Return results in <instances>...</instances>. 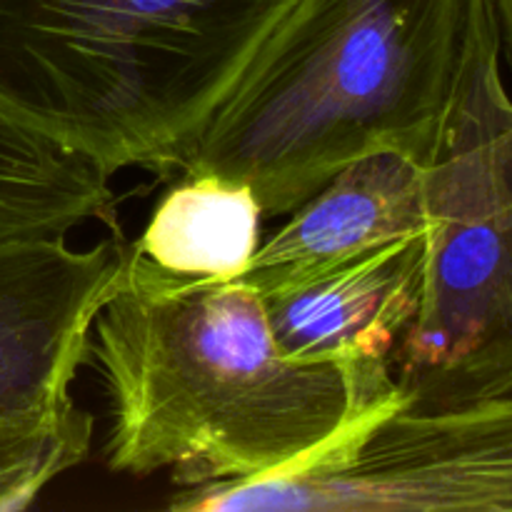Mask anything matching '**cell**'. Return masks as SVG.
I'll return each instance as SVG.
<instances>
[{
    "label": "cell",
    "instance_id": "obj_1",
    "mask_svg": "<svg viewBox=\"0 0 512 512\" xmlns=\"http://www.w3.org/2000/svg\"><path fill=\"white\" fill-rule=\"evenodd\" d=\"M88 363L108 400V468L170 473L183 488L278 478L408 405L393 370L280 353L263 295L240 278L173 273L138 243L95 318Z\"/></svg>",
    "mask_w": 512,
    "mask_h": 512
},
{
    "label": "cell",
    "instance_id": "obj_2",
    "mask_svg": "<svg viewBox=\"0 0 512 512\" xmlns=\"http://www.w3.org/2000/svg\"><path fill=\"white\" fill-rule=\"evenodd\" d=\"M473 0H295L178 170L250 185L290 215L395 150L428 163L458 88Z\"/></svg>",
    "mask_w": 512,
    "mask_h": 512
},
{
    "label": "cell",
    "instance_id": "obj_3",
    "mask_svg": "<svg viewBox=\"0 0 512 512\" xmlns=\"http://www.w3.org/2000/svg\"><path fill=\"white\" fill-rule=\"evenodd\" d=\"M295 0H0V123L178 168Z\"/></svg>",
    "mask_w": 512,
    "mask_h": 512
},
{
    "label": "cell",
    "instance_id": "obj_4",
    "mask_svg": "<svg viewBox=\"0 0 512 512\" xmlns=\"http://www.w3.org/2000/svg\"><path fill=\"white\" fill-rule=\"evenodd\" d=\"M490 0H473L453 103L423 175V283L393 358L408 408L512 395V98Z\"/></svg>",
    "mask_w": 512,
    "mask_h": 512
},
{
    "label": "cell",
    "instance_id": "obj_5",
    "mask_svg": "<svg viewBox=\"0 0 512 512\" xmlns=\"http://www.w3.org/2000/svg\"><path fill=\"white\" fill-rule=\"evenodd\" d=\"M128 255L125 235L83 250L68 235L0 248V512L25 510L88 458L95 420L70 385Z\"/></svg>",
    "mask_w": 512,
    "mask_h": 512
},
{
    "label": "cell",
    "instance_id": "obj_6",
    "mask_svg": "<svg viewBox=\"0 0 512 512\" xmlns=\"http://www.w3.org/2000/svg\"><path fill=\"white\" fill-rule=\"evenodd\" d=\"M245 510L512 512V395L373 415L310 463L240 485Z\"/></svg>",
    "mask_w": 512,
    "mask_h": 512
},
{
    "label": "cell",
    "instance_id": "obj_7",
    "mask_svg": "<svg viewBox=\"0 0 512 512\" xmlns=\"http://www.w3.org/2000/svg\"><path fill=\"white\" fill-rule=\"evenodd\" d=\"M420 283L423 233H415L263 300L275 345L290 360L393 370Z\"/></svg>",
    "mask_w": 512,
    "mask_h": 512
},
{
    "label": "cell",
    "instance_id": "obj_8",
    "mask_svg": "<svg viewBox=\"0 0 512 512\" xmlns=\"http://www.w3.org/2000/svg\"><path fill=\"white\" fill-rule=\"evenodd\" d=\"M423 175L425 163L395 150L353 160L290 213L238 278L268 298L423 233Z\"/></svg>",
    "mask_w": 512,
    "mask_h": 512
},
{
    "label": "cell",
    "instance_id": "obj_9",
    "mask_svg": "<svg viewBox=\"0 0 512 512\" xmlns=\"http://www.w3.org/2000/svg\"><path fill=\"white\" fill-rule=\"evenodd\" d=\"M98 223L120 235L110 175L83 155L0 123V248Z\"/></svg>",
    "mask_w": 512,
    "mask_h": 512
},
{
    "label": "cell",
    "instance_id": "obj_10",
    "mask_svg": "<svg viewBox=\"0 0 512 512\" xmlns=\"http://www.w3.org/2000/svg\"><path fill=\"white\" fill-rule=\"evenodd\" d=\"M263 208L250 185L215 173L183 175L153 210L143 238L145 258L190 278L233 280L263 245Z\"/></svg>",
    "mask_w": 512,
    "mask_h": 512
},
{
    "label": "cell",
    "instance_id": "obj_11",
    "mask_svg": "<svg viewBox=\"0 0 512 512\" xmlns=\"http://www.w3.org/2000/svg\"><path fill=\"white\" fill-rule=\"evenodd\" d=\"M495 10V18H498L500 28V43H503V53L508 58L512 68V0H490Z\"/></svg>",
    "mask_w": 512,
    "mask_h": 512
}]
</instances>
